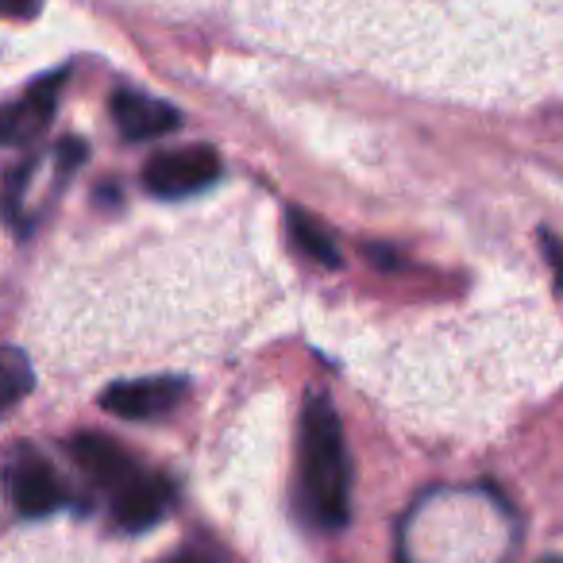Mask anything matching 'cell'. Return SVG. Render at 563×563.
Returning <instances> with one entry per match:
<instances>
[{
  "label": "cell",
  "instance_id": "8fae6325",
  "mask_svg": "<svg viewBox=\"0 0 563 563\" xmlns=\"http://www.w3.org/2000/svg\"><path fill=\"white\" fill-rule=\"evenodd\" d=\"M540 247H544L548 266H552V274H555V290L563 294V240L552 232H540Z\"/></svg>",
  "mask_w": 563,
  "mask_h": 563
},
{
  "label": "cell",
  "instance_id": "277c9868",
  "mask_svg": "<svg viewBox=\"0 0 563 563\" xmlns=\"http://www.w3.org/2000/svg\"><path fill=\"white\" fill-rule=\"evenodd\" d=\"M186 394V378H132V383H112L101 394V406L128 421H155L178 409Z\"/></svg>",
  "mask_w": 563,
  "mask_h": 563
},
{
  "label": "cell",
  "instance_id": "52a82bcc",
  "mask_svg": "<svg viewBox=\"0 0 563 563\" xmlns=\"http://www.w3.org/2000/svg\"><path fill=\"white\" fill-rule=\"evenodd\" d=\"M174 506V486L163 475H135L128 486H120L112 494V517H117L120 529L143 532L151 525H158Z\"/></svg>",
  "mask_w": 563,
  "mask_h": 563
},
{
  "label": "cell",
  "instance_id": "4fadbf2b",
  "mask_svg": "<svg viewBox=\"0 0 563 563\" xmlns=\"http://www.w3.org/2000/svg\"><path fill=\"white\" fill-rule=\"evenodd\" d=\"M166 563H217V560H209V555H201V552H181V555H170Z\"/></svg>",
  "mask_w": 563,
  "mask_h": 563
},
{
  "label": "cell",
  "instance_id": "ba28073f",
  "mask_svg": "<svg viewBox=\"0 0 563 563\" xmlns=\"http://www.w3.org/2000/svg\"><path fill=\"white\" fill-rule=\"evenodd\" d=\"M109 109L124 140H155V135H166L181 124L178 109L147 93H135V89H117Z\"/></svg>",
  "mask_w": 563,
  "mask_h": 563
},
{
  "label": "cell",
  "instance_id": "3957f363",
  "mask_svg": "<svg viewBox=\"0 0 563 563\" xmlns=\"http://www.w3.org/2000/svg\"><path fill=\"white\" fill-rule=\"evenodd\" d=\"M63 86H66V70H55L43 81H35V86H27L12 104H4L0 109V143L4 147H20V143L40 140L47 132L51 117H55Z\"/></svg>",
  "mask_w": 563,
  "mask_h": 563
},
{
  "label": "cell",
  "instance_id": "7a4b0ae2",
  "mask_svg": "<svg viewBox=\"0 0 563 563\" xmlns=\"http://www.w3.org/2000/svg\"><path fill=\"white\" fill-rule=\"evenodd\" d=\"M220 178V155L205 143L178 151H163L143 166V186L147 194L166 197V201H178V197L201 194L212 181Z\"/></svg>",
  "mask_w": 563,
  "mask_h": 563
},
{
  "label": "cell",
  "instance_id": "8992f818",
  "mask_svg": "<svg viewBox=\"0 0 563 563\" xmlns=\"http://www.w3.org/2000/svg\"><path fill=\"white\" fill-rule=\"evenodd\" d=\"M66 452H70V460L86 471L89 483H97L109 494H117L120 486H128L135 475H140L132 455H128L112 437H101V432H78V437H70Z\"/></svg>",
  "mask_w": 563,
  "mask_h": 563
},
{
  "label": "cell",
  "instance_id": "30bf717a",
  "mask_svg": "<svg viewBox=\"0 0 563 563\" xmlns=\"http://www.w3.org/2000/svg\"><path fill=\"white\" fill-rule=\"evenodd\" d=\"M35 386V371L24 352L0 347V413H9L16 401H24Z\"/></svg>",
  "mask_w": 563,
  "mask_h": 563
},
{
  "label": "cell",
  "instance_id": "7c38bea8",
  "mask_svg": "<svg viewBox=\"0 0 563 563\" xmlns=\"http://www.w3.org/2000/svg\"><path fill=\"white\" fill-rule=\"evenodd\" d=\"M43 9V0H0V16L4 20H32Z\"/></svg>",
  "mask_w": 563,
  "mask_h": 563
},
{
  "label": "cell",
  "instance_id": "5b68a950",
  "mask_svg": "<svg viewBox=\"0 0 563 563\" xmlns=\"http://www.w3.org/2000/svg\"><path fill=\"white\" fill-rule=\"evenodd\" d=\"M9 494H12L16 514H24V517L55 514L66 498L55 467L35 452H20L16 460L9 463Z\"/></svg>",
  "mask_w": 563,
  "mask_h": 563
},
{
  "label": "cell",
  "instance_id": "5bb4252c",
  "mask_svg": "<svg viewBox=\"0 0 563 563\" xmlns=\"http://www.w3.org/2000/svg\"><path fill=\"white\" fill-rule=\"evenodd\" d=\"M544 563H552V560H544Z\"/></svg>",
  "mask_w": 563,
  "mask_h": 563
},
{
  "label": "cell",
  "instance_id": "6da1fadb",
  "mask_svg": "<svg viewBox=\"0 0 563 563\" xmlns=\"http://www.w3.org/2000/svg\"><path fill=\"white\" fill-rule=\"evenodd\" d=\"M301 486L313 521L344 529L352 517V467L336 406L324 394H309L301 413Z\"/></svg>",
  "mask_w": 563,
  "mask_h": 563
},
{
  "label": "cell",
  "instance_id": "9c48e42d",
  "mask_svg": "<svg viewBox=\"0 0 563 563\" xmlns=\"http://www.w3.org/2000/svg\"><path fill=\"white\" fill-rule=\"evenodd\" d=\"M286 228H290L294 247H298L306 258H313V263H321V266H340L336 240H332L329 228H324L317 217H309L306 209H286Z\"/></svg>",
  "mask_w": 563,
  "mask_h": 563
}]
</instances>
